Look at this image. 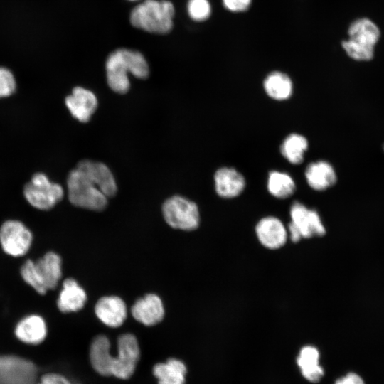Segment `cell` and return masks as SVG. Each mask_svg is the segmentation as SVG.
<instances>
[{
  "mask_svg": "<svg viewBox=\"0 0 384 384\" xmlns=\"http://www.w3.org/2000/svg\"><path fill=\"white\" fill-rule=\"evenodd\" d=\"M105 68L109 87L119 94H125L129 89L128 73L139 79H146L149 73L142 54L127 48H119L110 53Z\"/></svg>",
  "mask_w": 384,
  "mask_h": 384,
  "instance_id": "cell-1",
  "label": "cell"
},
{
  "mask_svg": "<svg viewBox=\"0 0 384 384\" xmlns=\"http://www.w3.org/2000/svg\"><path fill=\"white\" fill-rule=\"evenodd\" d=\"M174 7L169 1L146 0L130 14L132 25L147 32L167 33L173 27Z\"/></svg>",
  "mask_w": 384,
  "mask_h": 384,
  "instance_id": "cell-2",
  "label": "cell"
},
{
  "mask_svg": "<svg viewBox=\"0 0 384 384\" xmlns=\"http://www.w3.org/2000/svg\"><path fill=\"white\" fill-rule=\"evenodd\" d=\"M348 34V39L341 43L346 54L357 61L372 60L375 46L380 37L377 25L369 18H358L349 26Z\"/></svg>",
  "mask_w": 384,
  "mask_h": 384,
  "instance_id": "cell-3",
  "label": "cell"
},
{
  "mask_svg": "<svg viewBox=\"0 0 384 384\" xmlns=\"http://www.w3.org/2000/svg\"><path fill=\"white\" fill-rule=\"evenodd\" d=\"M21 274L28 284L44 294L54 289L61 278V258L55 252H48L36 262L28 260L21 268Z\"/></svg>",
  "mask_w": 384,
  "mask_h": 384,
  "instance_id": "cell-4",
  "label": "cell"
},
{
  "mask_svg": "<svg viewBox=\"0 0 384 384\" xmlns=\"http://www.w3.org/2000/svg\"><path fill=\"white\" fill-rule=\"evenodd\" d=\"M67 186L68 198L73 205L95 211L106 208L107 197L78 167L70 172Z\"/></svg>",
  "mask_w": 384,
  "mask_h": 384,
  "instance_id": "cell-5",
  "label": "cell"
},
{
  "mask_svg": "<svg viewBox=\"0 0 384 384\" xmlns=\"http://www.w3.org/2000/svg\"><path fill=\"white\" fill-rule=\"evenodd\" d=\"M117 353L110 358V374L120 380H128L135 373L141 351L136 336L124 334L118 337Z\"/></svg>",
  "mask_w": 384,
  "mask_h": 384,
  "instance_id": "cell-6",
  "label": "cell"
},
{
  "mask_svg": "<svg viewBox=\"0 0 384 384\" xmlns=\"http://www.w3.org/2000/svg\"><path fill=\"white\" fill-rule=\"evenodd\" d=\"M162 213L166 222L175 229L193 230L198 226V206L184 197L174 196L166 199L162 206Z\"/></svg>",
  "mask_w": 384,
  "mask_h": 384,
  "instance_id": "cell-7",
  "label": "cell"
},
{
  "mask_svg": "<svg viewBox=\"0 0 384 384\" xmlns=\"http://www.w3.org/2000/svg\"><path fill=\"white\" fill-rule=\"evenodd\" d=\"M290 216L291 223L288 228L293 242H298L302 238L321 236L326 233L318 213L299 202L295 201L292 203Z\"/></svg>",
  "mask_w": 384,
  "mask_h": 384,
  "instance_id": "cell-8",
  "label": "cell"
},
{
  "mask_svg": "<svg viewBox=\"0 0 384 384\" xmlns=\"http://www.w3.org/2000/svg\"><path fill=\"white\" fill-rule=\"evenodd\" d=\"M23 194L34 208L48 210L62 199L63 190L59 184L50 182L46 175L38 173L25 186Z\"/></svg>",
  "mask_w": 384,
  "mask_h": 384,
  "instance_id": "cell-9",
  "label": "cell"
},
{
  "mask_svg": "<svg viewBox=\"0 0 384 384\" xmlns=\"http://www.w3.org/2000/svg\"><path fill=\"white\" fill-rule=\"evenodd\" d=\"M38 370L29 360L13 356H0V384H36Z\"/></svg>",
  "mask_w": 384,
  "mask_h": 384,
  "instance_id": "cell-10",
  "label": "cell"
},
{
  "mask_svg": "<svg viewBox=\"0 0 384 384\" xmlns=\"http://www.w3.org/2000/svg\"><path fill=\"white\" fill-rule=\"evenodd\" d=\"M32 238L31 231L20 221L8 220L0 228V243L9 255H25L31 245Z\"/></svg>",
  "mask_w": 384,
  "mask_h": 384,
  "instance_id": "cell-11",
  "label": "cell"
},
{
  "mask_svg": "<svg viewBox=\"0 0 384 384\" xmlns=\"http://www.w3.org/2000/svg\"><path fill=\"white\" fill-rule=\"evenodd\" d=\"M77 167L82 171L107 197H113L117 191L114 178L104 164L87 159L80 161Z\"/></svg>",
  "mask_w": 384,
  "mask_h": 384,
  "instance_id": "cell-12",
  "label": "cell"
},
{
  "mask_svg": "<svg viewBox=\"0 0 384 384\" xmlns=\"http://www.w3.org/2000/svg\"><path fill=\"white\" fill-rule=\"evenodd\" d=\"M65 105L75 118L81 122H87L97 107V100L92 91L76 87L66 97Z\"/></svg>",
  "mask_w": 384,
  "mask_h": 384,
  "instance_id": "cell-13",
  "label": "cell"
},
{
  "mask_svg": "<svg viewBox=\"0 0 384 384\" xmlns=\"http://www.w3.org/2000/svg\"><path fill=\"white\" fill-rule=\"evenodd\" d=\"M95 312L104 324L109 327L117 328L126 319L127 306L119 297H103L96 303Z\"/></svg>",
  "mask_w": 384,
  "mask_h": 384,
  "instance_id": "cell-14",
  "label": "cell"
},
{
  "mask_svg": "<svg viewBox=\"0 0 384 384\" xmlns=\"http://www.w3.org/2000/svg\"><path fill=\"white\" fill-rule=\"evenodd\" d=\"M132 314L139 323L147 326H154L164 318V305L159 297L149 294L136 301L132 307Z\"/></svg>",
  "mask_w": 384,
  "mask_h": 384,
  "instance_id": "cell-15",
  "label": "cell"
},
{
  "mask_svg": "<svg viewBox=\"0 0 384 384\" xmlns=\"http://www.w3.org/2000/svg\"><path fill=\"white\" fill-rule=\"evenodd\" d=\"M257 238L265 247L278 249L283 246L287 238V231L280 220L269 216L261 219L256 226Z\"/></svg>",
  "mask_w": 384,
  "mask_h": 384,
  "instance_id": "cell-16",
  "label": "cell"
},
{
  "mask_svg": "<svg viewBox=\"0 0 384 384\" xmlns=\"http://www.w3.org/2000/svg\"><path fill=\"white\" fill-rule=\"evenodd\" d=\"M214 182L216 193L225 198L239 196L245 187V179L242 174L232 167L218 169L214 175Z\"/></svg>",
  "mask_w": 384,
  "mask_h": 384,
  "instance_id": "cell-17",
  "label": "cell"
},
{
  "mask_svg": "<svg viewBox=\"0 0 384 384\" xmlns=\"http://www.w3.org/2000/svg\"><path fill=\"white\" fill-rule=\"evenodd\" d=\"M304 176L308 185L319 191L332 187L337 181L334 168L324 160L310 163L305 169Z\"/></svg>",
  "mask_w": 384,
  "mask_h": 384,
  "instance_id": "cell-18",
  "label": "cell"
},
{
  "mask_svg": "<svg viewBox=\"0 0 384 384\" xmlns=\"http://www.w3.org/2000/svg\"><path fill=\"white\" fill-rule=\"evenodd\" d=\"M186 363L176 358L156 363L152 368L157 384H185L187 374Z\"/></svg>",
  "mask_w": 384,
  "mask_h": 384,
  "instance_id": "cell-19",
  "label": "cell"
},
{
  "mask_svg": "<svg viewBox=\"0 0 384 384\" xmlns=\"http://www.w3.org/2000/svg\"><path fill=\"white\" fill-rule=\"evenodd\" d=\"M46 324L38 315H29L22 319L15 328L16 337L26 343L38 344L46 338Z\"/></svg>",
  "mask_w": 384,
  "mask_h": 384,
  "instance_id": "cell-20",
  "label": "cell"
},
{
  "mask_svg": "<svg viewBox=\"0 0 384 384\" xmlns=\"http://www.w3.org/2000/svg\"><path fill=\"white\" fill-rule=\"evenodd\" d=\"M87 300L85 290L72 278L64 281L63 288L57 300L60 311L68 313L81 309Z\"/></svg>",
  "mask_w": 384,
  "mask_h": 384,
  "instance_id": "cell-21",
  "label": "cell"
},
{
  "mask_svg": "<svg viewBox=\"0 0 384 384\" xmlns=\"http://www.w3.org/2000/svg\"><path fill=\"white\" fill-rule=\"evenodd\" d=\"M111 344L105 335L95 336L91 342L89 359L91 367L100 375L109 377V357L111 354Z\"/></svg>",
  "mask_w": 384,
  "mask_h": 384,
  "instance_id": "cell-22",
  "label": "cell"
},
{
  "mask_svg": "<svg viewBox=\"0 0 384 384\" xmlns=\"http://www.w3.org/2000/svg\"><path fill=\"white\" fill-rule=\"evenodd\" d=\"M266 94L272 99L283 101L289 99L293 92V83L291 78L280 71L269 73L263 82Z\"/></svg>",
  "mask_w": 384,
  "mask_h": 384,
  "instance_id": "cell-23",
  "label": "cell"
},
{
  "mask_svg": "<svg viewBox=\"0 0 384 384\" xmlns=\"http://www.w3.org/2000/svg\"><path fill=\"white\" fill-rule=\"evenodd\" d=\"M319 360L318 350L310 346L303 347L297 357V363L303 376L311 382H318L324 375Z\"/></svg>",
  "mask_w": 384,
  "mask_h": 384,
  "instance_id": "cell-24",
  "label": "cell"
},
{
  "mask_svg": "<svg viewBox=\"0 0 384 384\" xmlns=\"http://www.w3.org/2000/svg\"><path fill=\"white\" fill-rule=\"evenodd\" d=\"M308 146L309 144L306 137L293 133L283 140L280 146V152L290 164L298 165L303 161Z\"/></svg>",
  "mask_w": 384,
  "mask_h": 384,
  "instance_id": "cell-25",
  "label": "cell"
},
{
  "mask_svg": "<svg viewBox=\"0 0 384 384\" xmlns=\"http://www.w3.org/2000/svg\"><path fill=\"white\" fill-rule=\"evenodd\" d=\"M267 190L274 197L284 199L294 193L296 184L287 173L272 171L268 174Z\"/></svg>",
  "mask_w": 384,
  "mask_h": 384,
  "instance_id": "cell-26",
  "label": "cell"
},
{
  "mask_svg": "<svg viewBox=\"0 0 384 384\" xmlns=\"http://www.w3.org/2000/svg\"><path fill=\"white\" fill-rule=\"evenodd\" d=\"M187 9L189 16L196 21H205L211 14L208 0H188Z\"/></svg>",
  "mask_w": 384,
  "mask_h": 384,
  "instance_id": "cell-27",
  "label": "cell"
},
{
  "mask_svg": "<svg viewBox=\"0 0 384 384\" xmlns=\"http://www.w3.org/2000/svg\"><path fill=\"white\" fill-rule=\"evenodd\" d=\"M16 89L13 74L5 68H0V97L11 95Z\"/></svg>",
  "mask_w": 384,
  "mask_h": 384,
  "instance_id": "cell-28",
  "label": "cell"
},
{
  "mask_svg": "<svg viewBox=\"0 0 384 384\" xmlns=\"http://www.w3.org/2000/svg\"><path fill=\"white\" fill-rule=\"evenodd\" d=\"M223 6L230 11L242 12L247 10L252 0H222Z\"/></svg>",
  "mask_w": 384,
  "mask_h": 384,
  "instance_id": "cell-29",
  "label": "cell"
},
{
  "mask_svg": "<svg viewBox=\"0 0 384 384\" xmlns=\"http://www.w3.org/2000/svg\"><path fill=\"white\" fill-rule=\"evenodd\" d=\"M36 384H72V383L64 375L50 373L41 376L40 381Z\"/></svg>",
  "mask_w": 384,
  "mask_h": 384,
  "instance_id": "cell-30",
  "label": "cell"
},
{
  "mask_svg": "<svg viewBox=\"0 0 384 384\" xmlns=\"http://www.w3.org/2000/svg\"><path fill=\"white\" fill-rule=\"evenodd\" d=\"M335 384H364V383L359 375L353 373H350L336 380Z\"/></svg>",
  "mask_w": 384,
  "mask_h": 384,
  "instance_id": "cell-31",
  "label": "cell"
},
{
  "mask_svg": "<svg viewBox=\"0 0 384 384\" xmlns=\"http://www.w3.org/2000/svg\"><path fill=\"white\" fill-rule=\"evenodd\" d=\"M382 149H383V151H384V143L382 145Z\"/></svg>",
  "mask_w": 384,
  "mask_h": 384,
  "instance_id": "cell-32",
  "label": "cell"
},
{
  "mask_svg": "<svg viewBox=\"0 0 384 384\" xmlns=\"http://www.w3.org/2000/svg\"><path fill=\"white\" fill-rule=\"evenodd\" d=\"M130 1H135V0H130Z\"/></svg>",
  "mask_w": 384,
  "mask_h": 384,
  "instance_id": "cell-33",
  "label": "cell"
}]
</instances>
